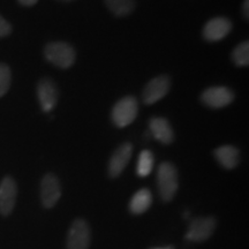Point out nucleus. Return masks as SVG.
Listing matches in <instances>:
<instances>
[{
    "mask_svg": "<svg viewBox=\"0 0 249 249\" xmlns=\"http://www.w3.org/2000/svg\"><path fill=\"white\" fill-rule=\"evenodd\" d=\"M157 186L161 200L164 202L173 200L179 188V176L177 167L170 161H164L158 167Z\"/></svg>",
    "mask_w": 249,
    "mask_h": 249,
    "instance_id": "1",
    "label": "nucleus"
},
{
    "mask_svg": "<svg viewBox=\"0 0 249 249\" xmlns=\"http://www.w3.org/2000/svg\"><path fill=\"white\" fill-rule=\"evenodd\" d=\"M44 57L49 62L62 70L73 66L76 53L73 46L66 42H51L45 45Z\"/></svg>",
    "mask_w": 249,
    "mask_h": 249,
    "instance_id": "2",
    "label": "nucleus"
},
{
    "mask_svg": "<svg viewBox=\"0 0 249 249\" xmlns=\"http://www.w3.org/2000/svg\"><path fill=\"white\" fill-rule=\"evenodd\" d=\"M139 111V103L133 96L121 98L112 108V121L117 127L124 128L129 126L136 119Z\"/></svg>",
    "mask_w": 249,
    "mask_h": 249,
    "instance_id": "3",
    "label": "nucleus"
},
{
    "mask_svg": "<svg viewBox=\"0 0 249 249\" xmlns=\"http://www.w3.org/2000/svg\"><path fill=\"white\" fill-rule=\"evenodd\" d=\"M91 241V231L89 224L82 218H77L71 223L68 230L66 248L67 249H89Z\"/></svg>",
    "mask_w": 249,
    "mask_h": 249,
    "instance_id": "4",
    "label": "nucleus"
},
{
    "mask_svg": "<svg viewBox=\"0 0 249 249\" xmlns=\"http://www.w3.org/2000/svg\"><path fill=\"white\" fill-rule=\"evenodd\" d=\"M216 226L217 220L214 217L195 218L189 224L185 239L191 242H203L213 234Z\"/></svg>",
    "mask_w": 249,
    "mask_h": 249,
    "instance_id": "5",
    "label": "nucleus"
},
{
    "mask_svg": "<svg viewBox=\"0 0 249 249\" xmlns=\"http://www.w3.org/2000/svg\"><path fill=\"white\" fill-rule=\"evenodd\" d=\"M61 196V185L58 177L53 173H46L40 181V201L43 207L51 209Z\"/></svg>",
    "mask_w": 249,
    "mask_h": 249,
    "instance_id": "6",
    "label": "nucleus"
},
{
    "mask_svg": "<svg viewBox=\"0 0 249 249\" xmlns=\"http://www.w3.org/2000/svg\"><path fill=\"white\" fill-rule=\"evenodd\" d=\"M171 88V79L169 75H160L149 81L143 88L142 98L145 104L151 105L160 101L167 95Z\"/></svg>",
    "mask_w": 249,
    "mask_h": 249,
    "instance_id": "7",
    "label": "nucleus"
},
{
    "mask_svg": "<svg viewBox=\"0 0 249 249\" xmlns=\"http://www.w3.org/2000/svg\"><path fill=\"white\" fill-rule=\"evenodd\" d=\"M234 99V92L227 87H211L201 95V102L210 108H223Z\"/></svg>",
    "mask_w": 249,
    "mask_h": 249,
    "instance_id": "8",
    "label": "nucleus"
},
{
    "mask_svg": "<svg viewBox=\"0 0 249 249\" xmlns=\"http://www.w3.org/2000/svg\"><path fill=\"white\" fill-rule=\"evenodd\" d=\"M18 197V186L12 177H5L0 182V214L8 216L14 210Z\"/></svg>",
    "mask_w": 249,
    "mask_h": 249,
    "instance_id": "9",
    "label": "nucleus"
},
{
    "mask_svg": "<svg viewBox=\"0 0 249 249\" xmlns=\"http://www.w3.org/2000/svg\"><path fill=\"white\" fill-rule=\"evenodd\" d=\"M37 97L44 112H51L57 105L59 92L53 80L44 77L37 85Z\"/></svg>",
    "mask_w": 249,
    "mask_h": 249,
    "instance_id": "10",
    "label": "nucleus"
},
{
    "mask_svg": "<svg viewBox=\"0 0 249 249\" xmlns=\"http://www.w3.org/2000/svg\"><path fill=\"white\" fill-rule=\"evenodd\" d=\"M233 23L231 20L224 17L211 18L204 24L203 37L208 42H218L222 40L231 33Z\"/></svg>",
    "mask_w": 249,
    "mask_h": 249,
    "instance_id": "11",
    "label": "nucleus"
},
{
    "mask_svg": "<svg viewBox=\"0 0 249 249\" xmlns=\"http://www.w3.org/2000/svg\"><path fill=\"white\" fill-rule=\"evenodd\" d=\"M132 154L133 145L130 143H124L112 154L108 161V176L111 178H117L123 173L132 158Z\"/></svg>",
    "mask_w": 249,
    "mask_h": 249,
    "instance_id": "12",
    "label": "nucleus"
},
{
    "mask_svg": "<svg viewBox=\"0 0 249 249\" xmlns=\"http://www.w3.org/2000/svg\"><path fill=\"white\" fill-rule=\"evenodd\" d=\"M149 129L152 136L163 144H171L174 140L173 128L170 121L163 117H154L149 120Z\"/></svg>",
    "mask_w": 249,
    "mask_h": 249,
    "instance_id": "13",
    "label": "nucleus"
},
{
    "mask_svg": "<svg viewBox=\"0 0 249 249\" xmlns=\"http://www.w3.org/2000/svg\"><path fill=\"white\" fill-rule=\"evenodd\" d=\"M213 154L218 163L226 170L235 169L240 161V152L233 145H222L217 148Z\"/></svg>",
    "mask_w": 249,
    "mask_h": 249,
    "instance_id": "14",
    "label": "nucleus"
},
{
    "mask_svg": "<svg viewBox=\"0 0 249 249\" xmlns=\"http://www.w3.org/2000/svg\"><path fill=\"white\" fill-rule=\"evenodd\" d=\"M152 195L147 188L140 189L133 195L129 202V211L133 214H142L151 207Z\"/></svg>",
    "mask_w": 249,
    "mask_h": 249,
    "instance_id": "15",
    "label": "nucleus"
},
{
    "mask_svg": "<svg viewBox=\"0 0 249 249\" xmlns=\"http://www.w3.org/2000/svg\"><path fill=\"white\" fill-rule=\"evenodd\" d=\"M108 11L116 17H127L135 9V0H104Z\"/></svg>",
    "mask_w": 249,
    "mask_h": 249,
    "instance_id": "16",
    "label": "nucleus"
},
{
    "mask_svg": "<svg viewBox=\"0 0 249 249\" xmlns=\"http://www.w3.org/2000/svg\"><path fill=\"white\" fill-rule=\"evenodd\" d=\"M155 158L154 155L150 150H143L139 156L138 160V166H136V172H138L139 177H147L151 173L152 169H154Z\"/></svg>",
    "mask_w": 249,
    "mask_h": 249,
    "instance_id": "17",
    "label": "nucleus"
},
{
    "mask_svg": "<svg viewBox=\"0 0 249 249\" xmlns=\"http://www.w3.org/2000/svg\"><path fill=\"white\" fill-rule=\"evenodd\" d=\"M232 60L236 66L244 67L249 64V44L248 42H242L232 52Z\"/></svg>",
    "mask_w": 249,
    "mask_h": 249,
    "instance_id": "18",
    "label": "nucleus"
},
{
    "mask_svg": "<svg viewBox=\"0 0 249 249\" xmlns=\"http://www.w3.org/2000/svg\"><path fill=\"white\" fill-rule=\"evenodd\" d=\"M12 82V73L8 65L0 62V97L8 91Z\"/></svg>",
    "mask_w": 249,
    "mask_h": 249,
    "instance_id": "19",
    "label": "nucleus"
},
{
    "mask_svg": "<svg viewBox=\"0 0 249 249\" xmlns=\"http://www.w3.org/2000/svg\"><path fill=\"white\" fill-rule=\"evenodd\" d=\"M12 33V26L6 18L0 14V38L2 37H7Z\"/></svg>",
    "mask_w": 249,
    "mask_h": 249,
    "instance_id": "20",
    "label": "nucleus"
},
{
    "mask_svg": "<svg viewBox=\"0 0 249 249\" xmlns=\"http://www.w3.org/2000/svg\"><path fill=\"white\" fill-rule=\"evenodd\" d=\"M241 11H242V17H244L245 20H248V18H249V0H244V2H242Z\"/></svg>",
    "mask_w": 249,
    "mask_h": 249,
    "instance_id": "21",
    "label": "nucleus"
},
{
    "mask_svg": "<svg viewBox=\"0 0 249 249\" xmlns=\"http://www.w3.org/2000/svg\"><path fill=\"white\" fill-rule=\"evenodd\" d=\"M18 4H21L22 6H26V7H30V6H34L37 4L38 0H18Z\"/></svg>",
    "mask_w": 249,
    "mask_h": 249,
    "instance_id": "22",
    "label": "nucleus"
},
{
    "mask_svg": "<svg viewBox=\"0 0 249 249\" xmlns=\"http://www.w3.org/2000/svg\"><path fill=\"white\" fill-rule=\"evenodd\" d=\"M151 249H174V248L171 247V246H167V247H155V248H151Z\"/></svg>",
    "mask_w": 249,
    "mask_h": 249,
    "instance_id": "23",
    "label": "nucleus"
},
{
    "mask_svg": "<svg viewBox=\"0 0 249 249\" xmlns=\"http://www.w3.org/2000/svg\"><path fill=\"white\" fill-rule=\"evenodd\" d=\"M59 1H62V2H71V1H74V0H59Z\"/></svg>",
    "mask_w": 249,
    "mask_h": 249,
    "instance_id": "24",
    "label": "nucleus"
}]
</instances>
